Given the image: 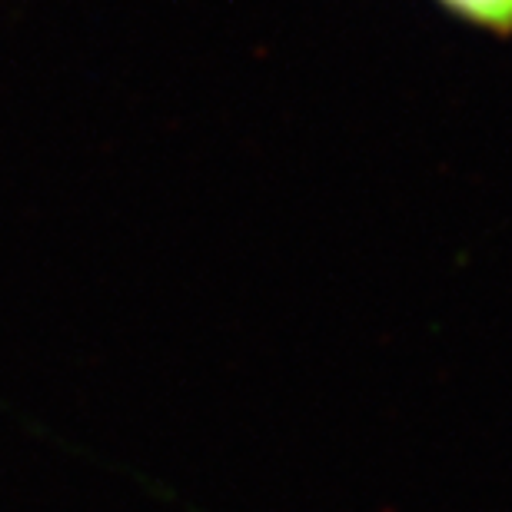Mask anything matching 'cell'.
Instances as JSON below:
<instances>
[{"label":"cell","mask_w":512,"mask_h":512,"mask_svg":"<svg viewBox=\"0 0 512 512\" xmlns=\"http://www.w3.org/2000/svg\"><path fill=\"white\" fill-rule=\"evenodd\" d=\"M436 4L459 24L496 37H512V0H436Z\"/></svg>","instance_id":"cell-1"}]
</instances>
